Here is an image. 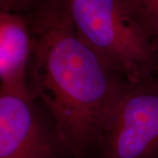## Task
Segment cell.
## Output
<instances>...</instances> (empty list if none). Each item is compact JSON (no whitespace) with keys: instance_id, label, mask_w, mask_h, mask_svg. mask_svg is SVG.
<instances>
[{"instance_id":"3","label":"cell","mask_w":158,"mask_h":158,"mask_svg":"<svg viewBox=\"0 0 158 158\" xmlns=\"http://www.w3.org/2000/svg\"><path fill=\"white\" fill-rule=\"evenodd\" d=\"M91 158H158V83L125 82Z\"/></svg>"},{"instance_id":"7","label":"cell","mask_w":158,"mask_h":158,"mask_svg":"<svg viewBox=\"0 0 158 158\" xmlns=\"http://www.w3.org/2000/svg\"><path fill=\"white\" fill-rule=\"evenodd\" d=\"M24 0H0V11L21 13Z\"/></svg>"},{"instance_id":"1","label":"cell","mask_w":158,"mask_h":158,"mask_svg":"<svg viewBox=\"0 0 158 158\" xmlns=\"http://www.w3.org/2000/svg\"><path fill=\"white\" fill-rule=\"evenodd\" d=\"M33 47L31 98L56 125L71 158H91L125 82L81 39L62 0H40L25 13Z\"/></svg>"},{"instance_id":"6","label":"cell","mask_w":158,"mask_h":158,"mask_svg":"<svg viewBox=\"0 0 158 158\" xmlns=\"http://www.w3.org/2000/svg\"><path fill=\"white\" fill-rule=\"evenodd\" d=\"M134 17L153 40L158 34V0H125Z\"/></svg>"},{"instance_id":"10","label":"cell","mask_w":158,"mask_h":158,"mask_svg":"<svg viewBox=\"0 0 158 158\" xmlns=\"http://www.w3.org/2000/svg\"><path fill=\"white\" fill-rule=\"evenodd\" d=\"M154 78L156 79V81L158 83V69L157 71H156V75H155V77H154Z\"/></svg>"},{"instance_id":"2","label":"cell","mask_w":158,"mask_h":158,"mask_svg":"<svg viewBox=\"0 0 158 158\" xmlns=\"http://www.w3.org/2000/svg\"><path fill=\"white\" fill-rule=\"evenodd\" d=\"M78 36L127 82L153 78L158 69L154 40L125 0H62Z\"/></svg>"},{"instance_id":"8","label":"cell","mask_w":158,"mask_h":158,"mask_svg":"<svg viewBox=\"0 0 158 158\" xmlns=\"http://www.w3.org/2000/svg\"><path fill=\"white\" fill-rule=\"evenodd\" d=\"M39 1L40 0H24L21 13H22V14H25V13L28 12L31 9H33L34 6H36V4H37Z\"/></svg>"},{"instance_id":"9","label":"cell","mask_w":158,"mask_h":158,"mask_svg":"<svg viewBox=\"0 0 158 158\" xmlns=\"http://www.w3.org/2000/svg\"><path fill=\"white\" fill-rule=\"evenodd\" d=\"M154 42H155V46H156V52H157V55H158V34H156V36L154 38Z\"/></svg>"},{"instance_id":"5","label":"cell","mask_w":158,"mask_h":158,"mask_svg":"<svg viewBox=\"0 0 158 158\" xmlns=\"http://www.w3.org/2000/svg\"><path fill=\"white\" fill-rule=\"evenodd\" d=\"M32 47L26 15L0 11V92L31 98L27 77Z\"/></svg>"},{"instance_id":"4","label":"cell","mask_w":158,"mask_h":158,"mask_svg":"<svg viewBox=\"0 0 158 158\" xmlns=\"http://www.w3.org/2000/svg\"><path fill=\"white\" fill-rule=\"evenodd\" d=\"M38 105L0 92V158H71L55 123Z\"/></svg>"}]
</instances>
